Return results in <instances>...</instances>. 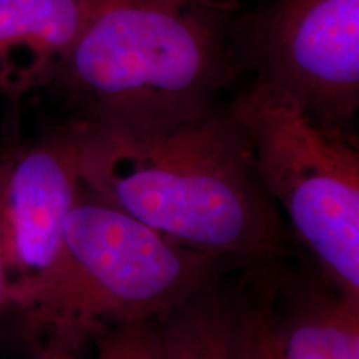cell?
Instances as JSON below:
<instances>
[{"label":"cell","mask_w":359,"mask_h":359,"mask_svg":"<svg viewBox=\"0 0 359 359\" xmlns=\"http://www.w3.org/2000/svg\"><path fill=\"white\" fill-rule=\"evenodd\" d=\"M238 0H105L50 87L72 118L107 128L195 120L243 74Z\"/></svg>","instance_id":"2"},{"label":"cell","mask_w":359,"mask_h":359,"mask_svg":"<svg viewBox=\"0 0 359 359\" xmlns=\"http://www.w3.org/2000/svg\"><path fill=\"white\" fill-rule=\"evenodd\" d=\"M271 283V276H269ZM293 283L285 311L271 308L283 359H359V294L318 281Z\"/></svg>","instance_id":"8"},{"label":"cell","mask_w":359,"mask_h":359,"mask_svg":"<svg viewBox=\"0 0 359 359\" xmlns=\"http://www.w3.org/2000/svg\"><path fill=\"white\" fill-rule=\"evenodd\" d=\"M77 346L69 343V341L57 338V336H48L32 343V354L30 359H79Z\"/></svg>","instance_id":"12"},{"label":"cell","mask_w":359,"mask_h":359,"mask_svg":"<svg viewBox=\"0 0 359 359\" xmlns=\"http://www.w3.org/2000/svg\"><path fill=\"white\" fill-rule=\"evenodd\" d=\"M231 269L226 259L173 243L83 190L55 264L35 280L7 285L6 309L19 316L30 344L57 336L80 348L103 331L155 321Z\"/></svg>","instance_id":"3"},{"label":"cell","mask_w":359,"mask_h":359,"mask_svg":"<svg viewBox=\"0 0 359 359\" xmlns=\"http://www.w3.org/2000/svg\"><path fill=\"white\" fill-rule=\"evenodd\" d=\"M243 72L313 122L351 133L359 110V0H263L238 13Z\"/></svg>","instance_id":"5"},{"label":"cell","mask_w":359,"mask_h":359,"mask_svg":"<svg viewBox=\"0 0 359 359\" xmlns=\"http://www.w3.org/2000/svg\"><path fill=\"white\" fill-rule=\"evenodd\" d=\"M83 122L70 118L34 142L6 147L0 246L7 285L45 275L64 246L67 218L83 195Z\"/></svg>","instance_id":"6"},{"label":"cell","mask_w":359,"mask_h":359,"mask_svg":"<svg viewBox=\"0 0 359 359\" xmlns=\"http://www.w3.org/2000/svg\"><path fill=\"white\" fill-rule=\"evenodd\" d=\"M264 293L250 303H240L238 346L240 359H283L278 346L271 308V283L263 278Z\"/></svg>","instance_id":"10"},{"label":"cell","mask_w":359,"mask_h":359,"mask_svg":"<svg viewBox=\"0 0 359 359\" xmlns=\"http://www.w3.org/2000/svg\"><path fill=\"white\" fill-rule=\"evenodd\" d=\"M105 0H0V95L50 87Z\"/></svg>","instance_id":"7"},{"label":"cell","mask_w":359,"mask_h":359,"mask_svg":"<svg viewBox=\"0 0 359 359\" xmlns=\"http://www.w3.org/2000/svg\"><path fill=\"white\" fill-rule=\"evenodd\" d=\"M97 359H154V321L103 331L97 336Z\"/></svg>","instance_id":"11"},{"label":"cell","mask_w":359,"mask_h":359,"mask_svg":"<svg viewBox=\"0 0 359 359\" xmlns=\"http://www.w3.org/2000/svg\"><path fill=\"white\" fill-rule=\"evenodd\" d=\"M4 168H6V148L0 150V188H2ZM6 288H7V273H6V264H4L2 246H0V314H2L4 309H6Z\"/></svg>","instance_id":"13"},{"label":"cell","mask_w":359,"mask_h":359,"mask_svg":"<svg viewBox=\"0 0 359 359\" xmlns=\"http://www.w3.org/2000/svg\"><path fill=\"white\" fill-rule=\"evenodd\" d=\"M80 175L88 195L257 278L288 255L281 212L230 103L163 128L83 123Z\"/></svg>","instance_id":"1"},{"label":"cell","mask_w":359,"mask_h":359,"mask_svg":"<svg viewBox=\"0 0 359 359\" xmlns=\"http://www.w3.org/2000/svg\"><path fill=\"white\" fill-rule=\"evenodd\" d=\"M210 286L154 321V359H240V303Z\"/></svg>","instance_id":"9"},{"label":"cell","mask_w":359,"mask_h":359,"mask_svg":"<svg viewBox=\"0 0 359 359\" xmlns=\"http://www.w3.org/2000/svg\"><path fill=\"white\" fill-rule=\"evenodd\" d=\"M230 109L248 135L264 190L320 275L359 294V151L353 133L321 127L258 82L238 93Z\"/></svg>","instance_id":"4"}]
</instances>
